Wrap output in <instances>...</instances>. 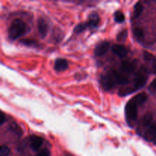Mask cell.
<instances>
[{"instance_id":"cell-23","label":"cell","mask_w":156,"mask_h":156,"mask_svg":"<svg viewBox=\"0 0 156 156\" xmlns=\"http://www.w3.org/2000/svg\"><path fill=\"white\" fill-rule=\"evenodd\" d=\"M87 27H88L87 23H84V24H78V25L76 27V28H75V32H76V33H78V34L81 33V32H82L83 30H85Z\"/></svg>"},{"instance_id":"cell-17","label":"cell","mask_w":156,"mask_h":156,"mask_svg":"<svg viewBox=\"0 0 156 156\" xmlns=\"http://www.w3.org/2000/svg\"><path fill=\"white\" fill-rule=\"evenodd\" d=\"M152 120V115L151 114H146L142 119V125L143 126H149L151 124V122Z\"/></svg>"},{"instance_id":"cell-26","label":"cell","mask_w":156,"mask_h":156,"mask_svg":"<svg viewBox=\"0 0 156 156\" xmlns=\"http://www.w3.org/2000/svg\"><path fill=\"white\" fill-rule=\"evenodd\" d=\"M5 121V114L0 111V125H2L3 123Z\"/></svg>"},{"instance_id":"cell-13","label":"cell","mask_w":156,"mask_h":156,"mask_svg":"<svg viewBox=\"0 0 156 156\" xmlns=\"http://www.w3.org/2000/svg\"><path fill=\"white\" fill-rule=\"evenodd\" d=\"M99 21H100V18H99L98 15L97 13H92L90 15L88 21L86 23L88 27H96L98 25Z\"/></svg>"},{"instance_id":"cell-8","label":"cell","mask_w":156,"mask_h":156,"mask_svg":"<svg viewBox=\"0 0 156 156\" xmlns=\"http://www.w3.org/2000/svg\"><path fill=\"white\" fill-rule=\"evenodd\" d=\"M112 51L114 54H116L120 58L126 57L128 53L127 49L124 46L120 45V44H116V45L113 46Z\"/></svg>"},{"instance_id":"cell-19","label":"cell","mask_w":156,"mask_h":156,"mask_svg":"<svg viewBox=\"0 0 156 156\" xmlns=\"http://www.w3.org/2000/svg\"><path fill=\"white\" fill-rule=\"evenodd\" d=\"M11 154V150L8 146H0V156H9Z\"/></svg>"},{"instance_id":"cell-22","label":"cell","mask_w":156,"mask_h":156,"mask_svg":"<svg viewBox=\"0 0 156 156\" xmlns=\"http://www.w3.org/2000/svg\"><path fill=\"white\" fill-rule=\"evenodd\" d=\"M11 130L13 133H15V134H18V136H21V133H22V130H21V128L18 126L15 123H13V124L11 125Z\"/></svg>"},{"instance_id":"cell-4","label":"cell","mask_w":156,"mask_h":156,"mask_svg":"<svg viewBox=\"0 0 156 156\" xmlns=\"http://www.w3.org/2000/svg\"><path fill=\"white\" fill-rule=\"evenodd\" d=\"M101 82L103 88L106 90V91H109V90L112 89L116 84L112 76H111V73H108V74L101 76Z\"/></svg>"},{"instance_id":"cell-18","label":"cell","mask_w":156,"mask_h":156,"mask_svg":"<svg viewBox=\"0 0 156 156\" xmlns=\"http://www.w3.org/2000/svg\"><path fill=\"white\" fill-rule=\"evenodd\" d=\"M133 34L135 36V37L136 38V40L138 41H141L142 39H143L144 37V32L140 27H136V28H134L133 30Z\"/></svg>"},{"instance_id":"cell-24","label":"cell","mask_w":156,"mask_h":156,"mask_svg":"<svg viewBox=\"0 0 156 156\" xmlns=\"http://www.w3.org/2000/svg\"><path fill=\"white\" fill-rule=\"evenodd\" d=\"M127 37V30H123L120 32L117 36V40L119 41H124Z\"/></svg>"},{"instance_id":"cell-5","label":"cell","mask_w":156,"mask_h":156,"mask_svg":"<svg viewBox=\"0 0 156 156\" xmlns=\"http://www.w3.org/2000/svg\"><path fill=\"white\" fill-rule=\"evenodd\" d=\"M110 73H111V76H112L113 79H114L116 84H119V85H126V84L129 83V79H128V77L126 75L116 71H111Z\"/></svg>"},{"instance_id":"cell-11","label":"cell","mask_w":156,"mask_h":156,"mask_svg":"<svg viewBox=\"0 0 156 156\" xmlns=\"http://www.w3.org/2000/svg\"><path fill=\"white\" fill-rule=\"evenodd\" d=\"M69 67L68 61L65 59H57L55 61L54 69L58 72H62L67 69Z\"/></svg>"},{"instance_id":"cell-14","label":"cell","mask_w":156,"mask_h":156,"mask_svg":"<svg viewBox=\"0 0 156 156\" xmlns=\"http://www.w3.org/2000/svg\"><path fill=\"white\" fill-rule=\"evenodd\" d=\"M148 98V96L146 93H140V94H137L135 97L133 98V99L134 100V101L139 105V107L143 105L145 102L146 101Z\"/></svg>"},{"instance_id":"cell-16","label":"cell","mask_w":156,"mask_h":156,"mask_svg":"<svg viewBox=\"0 0 156 156\" xmlns=\"http://www.w3.org/2000/svg\"><path fill=\"white\" fill-rule=\"evenodd\" d=\"M145 58L146 59V60L149 61V62H152V71L154 73L156 74V59L152 56V54H149V53H145Z\"/></svg>"},{"instance_id":"cell-12","label":"cell","mask_w":156,"mask_h":156,"mask_svg":"<svg viewBox=\"0 0 156 156\" xmlns=\"http://www.w3.org/2000/svg\"><path fill=\"white\" fill-rule=\"evenodd\" d=\"M121 69L124 73H131L135 71L136 64L131 61H123L121 63Z\"/></svg>"},{"instance_id":"cell-25","label":"cell","mask_w":156,"mask_h":156,"mask_svg":"<svg viewBox=\"0 0 156 156\" xmlns=\"http://www.w3.org/2000/svg\"><path fill=\"white\" fill-rule=\"evenodd\" d=\"M37 156H50V152L48 149H42L41 151H40L37 153Z\"/></svg>"},{"instance_id":"cell-27","label":"cell","mask_w":156,"mask_h":156,"mask_svg":"<svg viewBox=\"0 0 156 156\" xmlns=\"http://www.w3.org/2000/svg\"><path fill=\"white\" fill-rule=\"evenodd\" d=\"M150 88H152V90H156V79H154L152 83H151Z\"/></svg>"},{"instance_id":"cell-6","label":"cell","mask_w":156,"mask_h":156,"mask_svg":"<svg viewBox=\"0 0 156 156\" xmlns=\"http://www.w3.org/2000/svg\"><path fill=\"white\" fill-rule=\"evenodd\" d=\"M110 44L108 41H103L101 42L100 44H98L97 47H95L94 50V54L97 56H102L108 51L109 49Z\"/></svg>"},{"instance_id":"cell-15","label":"cell","mask_w":156,"mask_h":156,"mask_svg":"<svg viewBox=\"0 0 156 156\" xmlns=\"http://www.w3.org/2000/svg\"><path fill=\"white\" fill-rule=\"evenodd\" d=\"M143 11V5H142L141 2H137L135 5V7H134L133 10V17L134 18H138L139 16H140V15L142 14Z\"/></svg>"},{"instance_id":"cell-7","label":"cell","mask_w":156,"mask_h":156,"mask_svg":"<svg viewBox=\"0 0 156 156\" xmlns=\"http://www.w3.org/2000/svg\"><path fill=\"white\" fill-rule=\"evenodd\" d=\"M44 143V140L41 137L37 136H31L30 137V147L34 151L38 150Z\"/></svg>"},{"instance_id":"cell-21","label":"cell","mask_w":156,"mask_h":156,"mask_svg":"<svg viewBox=\"0 0 156 156\" xmlns=\"http://www.w3.org/2000/svg\"><path fill=\"white\" fill-rule=\"evenodd\" d=\"M20 42L21 44H23L24 45L26 46H29V47H36L37 45V42L34 40H30V39H24V40H21Z\"/></svg>"},{"instance_id":"cell-10","label":"cell","mask_w":156,"mask_h":156,"mask_svg":"<svg viewBox=\"0 0 156 156\" xmlns=\"http://www.w3.org/2000/svg\"><path fill=\"white\" fill-rule=\"evenodd\" d=\"M145 139L147 141H152L156 139V125L152 124L148 127L147 130L145 133Z\"/></svg>"},{"instance_id":"cell-28","label":"cell","mask_w":156,"mask_h":156,"mask_svg":"<svg viewBox=\"0 0 156 156\" xmlns=\"http://www.w3.org/2000/svg\"><path fill=\"white\" fill-rule=\"evenodd\" d=\"M155 145H156V140H155Z\"/></svg>"},{"instance_id":"cell-9","label":"cell","mask_w":156,"mask_h":156,"mask_svg":"<svg viewBox=\"0 0 156 156\" xmlns=\"http://www.w3.org/2000/svg\"><path fill=\"white\" fill-rule=\"evenodd\" d=\"M38 30L42 37H45L48 32V24L44 18H39L37 21Z\"/></svg>"},{"instance_id":"cell-2","label":"cell","mask_w":156,"mask_h":156,"mask_svg":"<svg viewBox=\"0 0 156 156\" xmlns=\"http://www.w3.org/2000/svg\"><path fill=\"white\" fill-rule=\"evenodd\" d=\"M138 107L139 105L134 101L133 99H131L126 104L125 112H126V118L128 123L132 125L136 121L138 114Z\"/></svg>"},{"instance_id":"cell-3","label":"cell","mask_w":156,"mask_h":156,"mask_svg":"<svg viewBox=\"0 0 156 156\" xmlns=\"http://www.w3.org/2000/svg\"><path fill=\"white\" fill-rule=\"evenodd\" d=\"M146 81H147V75H146V71L141 69L136 75L133 85V90L135 91V90H138L143 88L145 84L146 83Z\"/></svg>"},{"instance_id":"cell-20","label":"cell","mask_w":156,"mask_h":156,"mask_svg":"<svg viewBox=\"0 0 156 156\" xmlns=\"http://www.w3.org/2000/svg\"><path fill=\"white\" fill-rule=\"evenodd\" d=\"M114 18H115V21L119 23L123 22L125 20L124 15H123V12H120V11H117V12L114 14Z\"/></svg>"},{"instance_id":"cell-1","label":"cell","mask_w":156,"mask_h":156,"mask_svg":"<svg viewBox=\"0 0 156 156\" xmlns=\"http://www.w3.org/2000/svg\"><path fill=\"white\" fill-rule=\"evenodd\" d=\"M26 30L25 24L21 20L16 19L12 23L9 29V37L12 40H16L22 36Z\"/></svg>"}]
</instances>
